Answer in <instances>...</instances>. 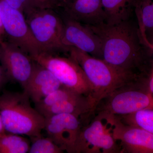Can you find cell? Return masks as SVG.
Listing matches in <instances>:
<instances>
[{"label": "cell", "mask_w": 153, "mask_h": 153, "mask_svg": "<svg viewBox=\"0 0 153 153\" xmlns=\"http://www.w3.org/2000/svg\"><path fill=\"white\" fill-rule=\"evenodd\" d=\"M87 25L101 40L103 60L129 74L149 76L152 52L143 43L138 25L131 19L114 25Z\"/></svg>", "instance_id": "cell-1"}, {"label": "cell", "mask_w": 153, "mask_h": 153, "mask_svg": "<svg viewBox=\"0 0 153 153\" xmlns=\"http://www.w3.org/2000/svg\"><path fill=\"white\" fill-rule=\"evenodd\" d=\"M25 91H4L0 94V115L6 131L30 139L42 136L46 118L31 105Z\"/></svg>", "instance_id": "cell-2"}, {"label": "cell", "mask_w": 153, "mask_h": 153, "mask_svg": "<svg viewBox=\"0 0 153 153\" xmlns=\"http://www.w3.org/2000/svg\"><path fill=\"white\" fill-rule=\"evenodd\" d=\"M68 53L81 66L90 82L96 106L116 89L144 77L125 72L103 59L94 57L74 47H70Z\"/></svg>", "instance_id": "cell-3"}, {"label": "cell", "mask_w": 153, "mask_h": 153, "mask_svg": "<svg viewBox=\"0 0 153 153\" xmlns=\"http://www.w3.org/2000/svg\"><path fill=\"white\" fill-rule=\"evenodd\" d=\"M147 108H153L149 76L126 84L107 96L97 105L94 114L126 115Z\"/></svg>", "instance_id": "cell-4"}, {"label": "cell", "mask_w": 153, "mask_h": 153, "mask_svg": "<svg viewBox=\"0 0 153 153\" xmlns=\"http://www.w3.org/2000/svg\"><path fill=\"white\" fill-rule=\"evenodd\" d=\"M25 16L41 53H68V49L63 44L64 22L62 16L50 8L33 7Z\"/></svg>", "instance_id": "cell-5"}, {"label": "cell", "mask_w": 153, "mask_h": 153, "mask_svg": "<svg viewBox=\"0 0 153 153\" xmlns=\"http://www.w3.org/2000/svg\"><path fill=\"white\" fill-rule=\"evenodd\" d=\"M113 115L96 114L83 126L75 153H121L113 136Z\"/></svg>", "instance_id": "cell-6"}, {"label": "cell", "mask_w": 153, "mask_h": 153, "mask_svg": "<svg viewBox=\"0 0 153 153\" xmlns=\"http://www.w3.org/2000/svg\"><path fill=\"white\" fill-rule=\"evenodd\" d=\"M31 57L50 70L63 86L92 98L90 82L81 66L70 56L41 53Z\"/></svg>", "instance_id": "cell-7"}, {"label": "cell", "mask_w": 153, "mask_h": 153, "mask_svg": "<svg viewBox=\"0 0 153 153\" xmlns=\"http://www.w3.org/2000/svg\"><path fill=\"white\" fill-rule=\"evenodd\" d=\"M0 17L7 41L19 47L30 56L41 53L25 15L4 0H0Z\"/></svg>", "instance_id": "cell-8"}, {"label": "cell", "mask_w": 153, "mask_h": 153, "mask_svg": "<svg viewBox=\"0 0 153 153\" xmlns=\"http://www.w3.org/2000/svg\"><path fill=\"white\" fill-rule=\"evenodd\" d=\"M86 119L69 114L54 115L46 118L44 130L63 152L75 153L82 127L88 123Z\"/></svg>", "instance_id": "cell-9"}, {"label": "cell", "mask_w": 153, "mask_h": 153, "mask_svg": "<svg viewBox=\"0 0 153 153\" xmlns=\"http://www.w3.org/2000/svg\"><path fill=\"white\" fill-rule=\"evenodd\" d=\"M1 58L9 80L25 88L31 76L35 61L29 54L8 41L0 42Z\"/></svg>", "instance_id": "cell-10"}, {"label": "cell", "mask_w": 153, "mask_h": 153, "mask_svg": "<svg viewBox=\"0 0 153 153\" xmlns=\"http://www.w3.org/2000/svg\"><path fill=\"white\" fill-rule=\"evenodd\" d=\"M111 131L121 153H153V134L123 123L116 116Z\"/></svg>", "instance_id": "cell-11"}, {"label": "cell", "mask_w": 153, "mask_h": 153, "mask_svg": "<svg viewBox=\"0 0 153 153\" xmlns=\"http://www.w3.org/2000/svg\"><path fill=\"white\" fill-rule=\"evenodd\" d=\"M63 19L64 46L68 50L70 47H74L94 57L102 59V46L98 36L87 25L71 19Z\"/></svg>", "instance_id": "cell-12"}, {"label": "cell", "mask_w": 153, "mask_h": 153, "mask_svg": "<svg viewBox=\"0 0 153 153\" xmlns=\"http://www.w3.org/2000/svg\"><path fill=\"white\" fill-rule=\"evenodd\" d=\"M62 86L50 70L35 61L33 72L24 91L36 103Z\"/></svg>", "instance_id": "cell-13"}, {"label": "cell", "mask_w": 153, "mask_h": 153, "mask_svg": "<svg viewBox=\"0 0 153 153\" xmlns=\"http://www.w3.org/2000/svg\"><path fill=\"white\" fill-rule=\"evenodd\" d=\"M96 105L91 97L74 91L62 101L40 112L45 118L60 114H69L85 119L94 115Z\"/></svg>", "instance_id": "cell-14"}, {"label": "cell", "mask_w": 153, "mask_h": 153, "mask_svg": "<svg viewBox=\"0 0 153 153\" xmlns=\"http://www.w3.org/2000/svg\"><path fill=\"white\" fill-rule=\"evenodd\" d=\"M62 16L85 25H97L105 21L102 0H75Z\"/></svg>", "instance_id": "cell-15"}, {"label": "cell", "mask_w": 153, "mask_h": 153, "mask_svg": "<svg viewBox=\"0 0 153 153\" xmlns=\"http://www.w3.org/2000/svg\"><path fill=\"white\" fill-rule=\"evenodd\" d=\"M137 0H102L105 23L116 25L130 20Z\"/></svg>", "instance_id": "cell-16"}, {"label": "cell", "mask_w": 153, "mask_h": 153, "mask_svg": "<svg viewBox=\"0 0 153 153\" xmlns=\"http://www.w3.org/2000/svg\"><path fill=\"white\" fill-rule=\"evenodd\" d=\"M135 13L143 43L150 50L153 44V0H137Z\"/></svg>", "instance_id": "cell-17"}, {"label": "cell", "mask_w": 153, "mask_h": 153, "mask_svg": "<svg viewBox=\"0 0 153 153\" xmlns=\"http://www.w3.org/2000/svg\"><path fill=\"white\" fill-rule=\"evenodd\" d=\"M116 116L123 123L153 134V108H147L131 114Z\"/></svg>", "instance_id": "cell-18"}, {"label": "cell", "mask_w": 153, "mask_h": 153, "mask_svg": "<svg viewBox=\"0 0 153 153\" xmlns=\"http://www.w3.org/2000/svg\"><path fill=\"white\" fill-rule=\"evenodd\" d=\"M30 141L21 135L7 133L0 136V153H26L30 147Z\"/></svg>", "instance_id": "cell-19"}, {"label": "cell", "mask_w": 153, "mask_h": 153, "mask_svg": "<svg viewBox=\"0 0 153 153\" xmlns=\"http://www.w3.org/2000/svg\"><path fill=\"white\" fill-rule=\"evenodd\" d=\"M29 153H63L64 152L48 137L42 136L31 139Z\"/></svg>", "instance_id": "cell-20"}, {"label": "cell", "mask_w": 153, "mask_h": 153, "mask_svg": "<svg viewBox=\"0 0 153 153\" xmlns=\"http://www.w3.org/2000/svg\"><path fill=\"white\" fill-rule=\"evenodd\" d=\"M11 7L19 10L24 15L27 13L33 7L28 5L27 2V0H4Z\"/></svg>", "instance_id": "cell-21"}, {"label": "cell", "mask_w": 153, "mask_h": 153, "mask_svg": "<svg viewBox=\"0 0 153 153\" xmlns=\"http://www.w3.org/2000/svg\"><path fill=\"white\" fill-rule=\"evenodd\" d=\"M9 81L5 71L3 67L1 58V47H0V93L4 85Z\"/></svg>", "instance_id": "cell-22"}, {"label": "cell", "mask_w": 153, "mask_h": 153, "mask_svg": "<svg viewBox=\"0 0 153 153\" xmlns=\"http://www.w3.org/2000/svg\"><path fill=\"white\" fill-rule=\"evenodd\" d=\"M149 86L150 92L153 97V67L149 76Z\"/></svg>", "instance_id": "cell-23"}, {"label": "cell", "mask_w": 153, "mask_h": 153, "mask_svg": "<svg viewBox=\"0 0 153 153\" xmlns=\"http://www.w3.org/2000/svg\"><path fill=\"white\" fill-rule=\"evenodd\" d=\"M36 1H37V8H48L45 3L43 1V0H36ZM44 1L47 4L49 8H51L48 4L44 0Z\"/></svg>", "instance_id": "cell-24"}, {"label": "cell", "mask_w": 153, "mask_h": 153, "mask_svg": "<svg viewBox=\"0 0 153 153\" xmlns=\"http://www.w3.org/2000/svg\"><path fill=\"white\" fill-rule=\"evenodd\" d=\"M7 133V132L6 131L5 128L2 120L1 117L0 115V136L5 134Z\"/></svg>", "instance_id": "cell-25"}, {"label": "cell", "mask_w": 153, "mask_h": 153, "mask_svg": "<svg viewBox=\"0 0 153 153\" xmlns=\"http://www.w3.org/2000/svg\"><path fill=\"white\" fill-rule=\"evenodd\" d=\"M0 37L3 40H4L5 35L4 31L2 24L1 21V17H0Z\"/></svg>", "instance_id": "cell-26"}, {"label": "cell", "mask_w": 153, "mask_h": 153, "mask_svg": "<svg viewBox=\"0 0 153 153\" xmlns=\"http://www.w3.org/2000/svg\"><path fill=\"white\" fill-rule=\"evenodd\" d=\"M151 51L152 52V68L153 67V44L151 48Z\"/></svg>", "instance_id": "cell-27"}, {"label": "cell", "mask_w": 153, "mask_h": 153, "mask_svg": "<svg viewBox=\"0 0 153 153\" xmlns=\"http://www.w3.org/2000/svg\"><path fill=\"white\" fill-rule=\"evenodd\" d=\"M3 41V40H2V38H1V37H0V42H1V41Z\"/></svg>", "instance_id": "cell-28"}]
</instances>
